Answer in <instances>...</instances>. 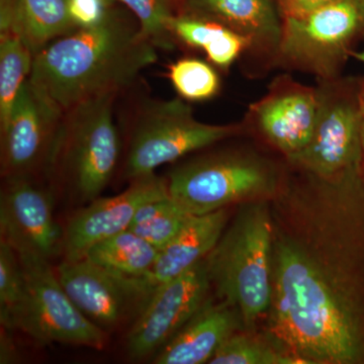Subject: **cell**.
<instances>
[{"label":"cell","instance_id":"1","mask_svg":"<svg viewBox=\"0 0 364 364\" xmlns=\"http://www.w3.org/2000/svg\"><path fill=\"white\" fill-rule=\"evenodd\" d=\"M305 227L274 222L270 341L303 363L364 360V289L328 215L314 210Z\"/></svg>","mask_w":364,"mask_h":364},{"label":"cell","instance_id":"2","mask_svg":"<svg viewBox=\"0 0 364 364\" xmlns=\"http://www.w3.org/2000/svg\"><path fill=\"white\" fill-rule=\"evenodd\" d=\"M157 48L117 11L102 23L76 28L33 55L30 80L63 109L117 93L158 61Z\"/></svg>","mask_w":364,"mask_h":364},{"label":"cell","instance_id":"3","mask_svg":"<svg viewBox=\"0 0 364 364\" xmlns=\"http://www.w3.org/2000/svg\"><path fill=\"white\" fill-rule=\"evenodd\" d=\"M274 223L265 200L244 203L207 260L215 296L240 314L246 331L269 312Z\"/></svg>","mask_w":364,"mask_h":364},{"label":"cell","instance_id":"4","mask_svg":"<svg viewBox=\"0 0 364 364\" xmlns=\"http://www.w3.org/2000/svg\"><path fill=\"white\" fill-rule=\"evenodd\" d=\"M117 95H100L65 112L44 176L53 193L87 205L112 181L123 152L114 117Z\"/></svg>","mask_w":364,"mask_h":364},{"label":"cell","instance_id":"5","mask_svg":"<svg viewBox=\"0 0 364 364\" xmlns=\"http://www.w3.org/2000/svg\"><path fill=\"white\" fill-rule=\"evenodd\" d=\"M238 124H208L196 119L183 100H143L127 128L123 176L127 181L155 173L162 165L238 134Z\"/></svg>","mask_w":364,"mask_h":364},{"label":"cell","instance_id":"6","mask_svg":"<svg viewBox=\"0 0 364 364\" xmlns=\"http://www.w3.org/2000/svg\"><path fill=\"white\" fill-rule=\"evenodd\" d=\"M170 198L191 215L272 195L279 178L272 164L233 152L215 153L179 165L166 177Z\"/></svg>","mask_w":364,"mask_h":364},{"label":"cell","instance_id":"7","mask_svg":"<svg viewBox=\"0 0 364 364\" xmlns=\"http://www.w3.org/2000/svg\"><path fill=\"white\" fill-rule=\"evenodd\" d=\"M18 256L26 293L14 317V330H21L41 344L80 345L97 350L104 349L109 334L73 303L50 260L30 253Z\"/></svg>","mask_w":364,"mask_h":364},{"label":"cell","instance_id":"8","mask_svg":"<svg viewBox=\"0 0 364 364\" xmlns=\"http://www.w3.org/2000/svg\"><path fill=\"white\" fill-rule=\"evenodd\" d=\"M364 30V0H337L298 18H282L277 57L330 80Z\"/></svg>","mask_w":364,"mask_h":364},{"label":"cell","instance_id":"9","mask_svg":"<svg viewBox=\"0 0 364 364\" xmlns=\"http://www.w3.org/2000/svg\"><path fill=\"white\" fill-rule=\"evenodd\" d=\"M317 124L310 142L287 158L299 168L327 183L354 178L363 160L358 95L345 97L333 82L318 88Z\"/></svg>","mask_w":364,"mask_h":364},{"label":"cell","instance_id":"10","mask_svg":"<svg viewBox=\"0 0 364 364\" xmlns=\"http://www.w3.org/2000/svg\"><path fill=\"white\" fill-rule=\"evenodd\" d=\"M64 114L47 93L26 81L0 129L4 178L45 176Z\"/></svg>","mask_w":364,"mask_h":364},{"label":"cell","instance_id":"11","mask_svg":"<svg viewBox=\"0 0 364 364\" xmlns=\"http://www.w3.org/2000/svg\"><path fill=\"white\" fill-rule=\"evenodd\" d=\"M55 272L79 310L105 331L135 322L155 291L145 277L109 272L86 258L63 260Z\"/></svg>","mask_w":364,"mask_h":364},{"label":"cell","instance_id":"12","mask_svg":"<svg viewBox=\"0 0 364 364\" xmlns=\"http://www.w3.org/2000/svg\"><path fill=\"white\" fill-rule=\"evenodd\" d=\"M210 289L205 259L158 287L128 333L129 358L142 360L155 355L202 308Z\"/></svg>","mask_w":364,"mask_h":364},{"label":"cell","instance_id":"13","mask_svg":"<svg viewBox=\"0 0 364 364\" xmlns=\"http://www.w3.org/2000/svg\"><path fill=\"white\" fill-rule=\"evenodd\" d=\"M54 193L37 177L4 178L0 195V240L18 254L51 260L63 250L64 229L53 214Z\"/></svg>","mask_w":364,"mask_h":364},{"label":"cell","instance_id":"14","mask_svg":"<svg viewBox=\"0 0 364 364\" xmlns=\"http://www.w3.org/2000/svg\"><path fill=\"white\" fill-rule=\"evenodd\" d=\"M169 196L166 178L155 173L138 177L119 195L97 198L80 208L64 228L63 260L85 259L98 242L129 229L144 203Z\"/></svg>","mask_w":364,"mask_h":364},{"label":"cell","instance_id":"15","mask_svg":"<svg viewBox=\"0 0 364 364\" xmlns=\"http://www.w3.org/2000/svg\"><path fill=\"white\" fill-rule=\"evenodd\" d=\"M318 104V88L282 77L272 83L264 97L251 105L249 117L261 135L289 158L310 142Z\"/></svg>","mask_w":364,"mask_h":364},{"label":"cell","instance_id":"16","mask_svg":"<svg viewBox=\"0 0 364 364\" xmlns=\"http://www.w3.org/2000/svg\"><path fill=\"white\" fill-rule=\"evenodd\" d=\"M245 327L234 306L208 298L181 331L155 354L153 363H208L221 345Z\"/></svg>","mask_w":364,"mask_h":364},{"label":"cell","instance_id":"17","mask_svg":"<svg viewBox=\"0 0 364 364\" xmlns=\"http://www.w3.org/2000/svg\"><path fill=\"white\" fill-rule=\"evenodd\" d=\"M184 14L217 21L250 41L251 47L277 54L282 20L273 0H184Z\"/></svg>","mask_w":364,"mask_h":364},{"label":"cell","instance_id":"18","mask_svg":"<svg viewBox=\"0 0 364 364\" xmlns=\"http://www.w3.org/2000/svg\"><path fill=\"white\" fill-rule=\"evenodd\" d=\"M228 208L200 215H191L178 233L158 252L145 279L155 289L207 258L225 229Z\"/></svg>","mask_w":364,"mask_h":364},{"label":"cell","instance_id":"19","mask_svg":"<svg viewBox=\"0 0 364 364\" xmlns=\"http://www.w3.org/2000/svg\"><path fill=\"white\" fill-rule=\"evenodd\" d=\"M76 28L69 14L68 0H18L9 33L20 37L35 55Z\"/></svg>","mask_w":364,"mask_h":364},{"label":"cell","instance_id":"20","mask_svg":"<svg viewBox=\"0 0 364 364\" xmlns=\"http://www.w3.org/2000/svg\"><path fill=\"white\" fill-rule=\"evenodd\" d=\"M159 250L127 229L98 242L85 258L98 267L127 277H144L150 272Z\"/></svg>","mask_w":364,"mask_h":364},{"label":"cell","instance_id":"21","mask_svg":"<svg viewBox=\"0 0 364 364\" xmlns=\"http://www.w3.org/2000/svg\"><path fill=\"white\" fill-rule=\"evenodd\" d=\"M33 54L14 33L0 35V129L6 126L18 93L30 78Z\"/></svg>","mask_w":364,"mask_h":364},{"label":"cell","instance_id":"22","mask_svg":"<svg viewBox=\"0 0 364 364\" xmlns=\"http://www.w3.org/2000/svg\"><path fill=\"white\" fill-rule=\"evenodd\" d=\"M191 217L167 196L141 205L129 230L160 250Z\"/></svg>","mask_w":364,"mask_h":364},{"label":"cell","instance_id":"23","mask_svg":"<svg viewBox=\"0 0 364 364\" xmlns=\"http://www.w3.org/2000/svg\"><path fill=\"white\" fill-rule=\"evenodd\" d=\"M210 364H304L296 356L282 350L272 341L240 331L221 345Z\"/></svg>","mask_w":364,"mask_h":364},{"label":"cell","instance_id":"24","mask_svg":"<svg viewBox=\"0 0 364 364\" xmlns=\"http://www.w3.org/2000/svg\"><path fill=\"white\" fill-rule=\"evenodd\" d=\"M169 78L181 97L189 102L210 100L220 90L217 72L200 59L178 60L169 67Z\"/></svg>","mask_w":364,"mask_h":364},{"label":"cell","instance_id":"25","mask_svg":"<svg viewBox=\"0 0 364 364\" xmlns=\"http://www.w3.org/2000/svg\"><path fill=\"white\" fill-rule=\"evenodd\" d=\"M26 284L18 253L0 240V323L13 331L14 317L25 298Z\"/></svg>","mask_w":364,"mask_h":364},{"label":"cell","instance_id":"26","mask_svg":"<svg viewBox=\"0 0 364 364\" xmlns=\"http://www.w3.org/2000/svg\"><path fill=\"white\" fill-rule=\"evenodd\" d=\"M135 16L141 32L156 48H172L169 21L173 18L172 0H119Z\"/></svg>","mask_w":364,"mask_h":364},{"label":"cell","instance_id":"27","mask_svg":"<svg viewBox=\"0 0 364 364\" xmlns=\"http://www.w3.org/2000/svg\"><path fill=\"white\" fill-rule=\"evenodd\" d=\"M168 28L172 37H176L189 47L205 49L227 26L217 21L198 18L191 14H174L169 21Z\"/></svg>","mask_w":364,"mask_h":364},{"label":"cell","instance_id":"28","mask_svg":"<svg viewBox=\"0 0 364 364\" xmlns=\"http://www.w3.org/2000/svg\"><path fill=\"white\" fill-rule=\"evenodd\" d=\"M249 47H251L250 41L227 28L203 51L210 63L221 68H228Z\"/></svg>","mask_w":364,"mask_h":364},{"label":"cell","instance_id":"29","mask_svg":"<svg viewBox=\"0 0 364 364\" xmlns=\"http://www.w3.org/2000/svg\"><path fill=\"white\" fill-rule=\"evenodd\" d=\"M111 6L107 0H68L69 14L77 28H91L102 23Z\"/></svg>","mask_w":364,"mask_h":364},{"label":"cell","instance_id":"30","mask_svg":"<svg viewBox=\"0 0 364 364\" xmlns=\"http://www.w3.org/2000/svg\"><path fill=\"white\" fill-rule=\"evenodd\" d=\"M282 18H298L337 0H275Z\"/></svg>","mask_w":364,"mask_h":364},{"label":"cell","instance_id":"31","mask_svg":"<svg viewBox=\"0 0 364 364\" xmlns=\"http://www.w3.org/2000/svg\"><path fill=\"white\" fill-rule=\"evenodd\" d=\"M16 6L18 0H0V35L11 32Z\"/></svg>","mask_w":364,"mask_h":364},{"label":"cell","instance_id":"32","mask_svg":"<svg viewBox=\"0 0 364 364\" xmlns=\"http://www.w3.org/2000/svg\"><path fill=\"white\" fill-rule=\"evenodd\" d=\"M9 332L11 330L1 327V349H0L1 351L0 363H11L14 359L13 340L9 337Z\"/></svg>","mask_w":364,"mask_h":364},{"label":"cell","instance_id":"33","mask_svg":"<svg viewBox=\"0 0 364 364\" xmlns=\"http://www.w3.org/2000/svg\"><path fill=\"white\" fill-rule=\"evenodd\" d=\"M359 114L361 122V141H363V161H364V85L358 93Z\"/></svg>","mask_w":364,"mask_h":364},{"label":"cell","instance_id":"34","mask_svg":"<svg viewBox=\"0 0 364 364\" xmlns=\"http://www.w3.org/2000/svg\"><path fill=\"white\" fill-rule=\"evenodd\" d=\"M352 55H353V56L355 57V58L358 59V61L363 62V63L364 64V50L363 51L361 52L353 53V54Z\"/></svg>","mask_w":364,"mask_h":364},{"label":"cell","instance_id":"35","mask_svg":"<svg viewBox=\"0 0 364 364\" xmlns=\"http://www.w3.org/2000/svg\"><path fill=\"white\" fill-rule=\"evenodd\" d=\"M107 1H109L112 6V4H116V2H119V0H107Z\"/></svg>","mask_w":364,"mask_h":364}]
</instances>
